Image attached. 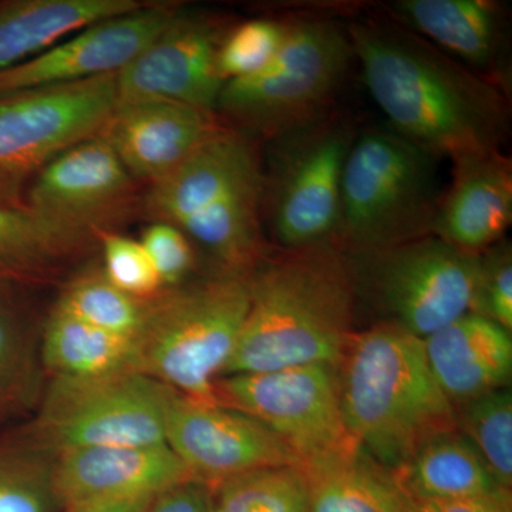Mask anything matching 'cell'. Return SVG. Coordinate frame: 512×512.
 I'll list each match as a JSON object with an SVG mask.
<instances>
[{"instance_id": "1", "label": "cell", "mask_w": 512, "mask_h": 512, "mask_svg": "<svg viewBox=\"0 0 512 512\" xmlns=\"http://www.w3.org/2000/svg\"><path fill=\"white\" fill-rule=\"evenodd\" d=\"M346 30L390 130L453 164L501 151L510 130L507 90L402 23L353 19Z\"/></svg>"}, {"instance_id": "2", "label": "cell", "mask_w": 512, "mask_h": 512, "mask_svg": "<svg viewBox=\"0 0 512 512\" xmlns=\"http://www.w3.org/2000/svg\"><path fill=\"white\" fill-rule=\"evenodd\" d=\"M249 306L222 376L338 367L359 311L349 256L333 242L271 247L248 276Z\"/></svg>"}, {"instance_id": "3", "label": "cell", "mask_w": 512, "mask_h": 512, "mask_svg": "<svg viewBox=\"0 0 512 512\" xmlns=\"http://www.w3.org/2000/svg\"><path fill=\"white\" fill-rule=\"evenodd\" d=\"M264 165L255 138L225 127L177 170L146 187L143 217L180 229L211 268L249 276L264 234Z\"/></svg>"}, {"instance_id": "4", "label": "cell", "mask_w": 512, "mask_h": 512, "mask_svg": "<svg viewBox=\"0 0 512 512\" xmlns=\"http://www.w3.org/2000/svg\"><path fill=\"white\" fill-rule=\"evenodd\" d=\"M350 436L399 470L431 437L457 429L453 404L431 372L423 339L393 323L356 330L338 366Z\"/></svg>"}, {"instance_id": "5", "label": "cell", "mask_w": 512, "mask_h": 512, "mask_svg": "<svg viewBox=\"0 0 512 512\" xmlns=\"http://www.w3.org/2000/svg\"><path fill=\"white\" fill-rule=\"evenodd\" d=\"M249 306L248 276L210 268L147 299L133 370L194 402L218 404L215 382L237 348Z\"/></svg>"}, {"instance_id": "6", "label": "cell", "mask_w": 512, "mask_h": 512, "mask_svg": "<svg viewBox=\"0 0 512 512\" xmlns=\"http://www.w3.org/2000/svg\"><path fill=\"white\" fill-rule=\"evenodd\" d=\"M437 160L390 128L357 133L343 167L333 244L353 255L429 237L443 195Z\"/></svg>"}, {"instance_id": "7", "label": "cell", "mask_w": 512, "mask_h": 512, "mask_svg": "<svg viewBox=\"0 0 512 512\" xmlns=\"http://www.w3.org/2000/svg\"><path fill=\"white\" fill-rule=\"evenodd\" d=\"M355 50L329 18L289 20L288 35L261 72L222 87L217 113L229 127L272 140L333 111Z\"/></svg>"}, {"instance_id": "8", "label": "cell", "mask_w": 512, "mask_h": 512, "mask_svg": "<svg viewBox=\"0 0 512 512\" xmlns=\"http://www.w3.org/2000/svg\"><path fill=\"white\" fill-rule=\"evenodd\" d=\"M167 386L136 370L49 377L23 433L52 456L90 447L165 444Z\"/></svg>"}, {"instance_id": "9", "label": "cell", "mask_w": 512, "mask_h": 512, "mask_svg": "<svg viewBox=\"0 0 512 512\" xmlns=\"http://www.w3.org/2000/svg\"><path fill=\"white\" fill-rule=\"evenodd\" d=\"M117 107V74L0 94V210L26 211L37 174L100 136Z\"/></svg>"}, {"instance_id": "10", "label": "cell", "mask_w": 512, "mask_h": 512, "mask_svg": "<svg viewBox=\"0 0 512 512\" xmlns=\"http://www.w3.org/2000/svg\"><path fill=\"white\" fill-rule=\"evenodd\" d=\"M346 254V252H345ZM357 305L420 339L471 311L480 254H471L429 235L349 255Z\"/></svg>"}, {"instance_id": "11", "label": "cell", "mask_w": 512, "mask_h": 512, "mask_svg": "<svg viewBox=\"0 0 512 512\" xmlns=\"http://www.w3.org/2000/svg\"><path fill=\"white\" fill-rule=\"evenodd\" d=\"M357 136L335 110L308 126L272 138L264 168V224L278 248L333 242L343 167Z\"/></svg>"}, {"instance_id": "12", "label": "cell", "mask_w": 512, "mask_h": 512, "mask_svg": "<svg viewBox=\"0 0 512 512\" xmlns=\"http://www.w3.org/2000/svg\"><path fill=\"white\" fill-rule=\"evenodd\" d=\"M215 396L220 406L264 424L302 467L357 444L340 409L338 367L315 363L221 376Z\"/></svg>"}, {"instance_id": "13", "label": "cell", "mask_w": 512, "mask_h": 512, "mask_svg": "<svg viewBox=\"0 0 512 512\" xmlns=\"http://www.w3.org/2000/svg\"><path fill=\"white\" fill-rule=\"evenodd\" d=\"M146 187L97 136L46 165L26 194V210L64 234L99 247L103 234L143 217Z\"/></svg>"}, {"instance_id": "14", "label": "cell", "mask_w": 512, "mask_h": 512, "mask_svg": "<svg viewBox=\"0 0 512 512\" xmlns=\"http://www.w3.org/2000/svg\"><path fill=\"white\" fill-rule=\"evenodd\" d=\"M165 444L192 478L214 487L227 478L279 466H302L291 448L247 414L194 402L167 387Z\"/></svg>"}, {"instance_id": "15", "label": "cell", "mask_w": 512, "mask_h": 512, "mask_svg": "<svg viewBox=\"0 0 512 512\" xmlns=\"http://www.w3.org/2000/svg\"><path fill=\"white\" fill-rule=\"evenodd\" d=\"M231 28L220 16L178 10L164 32L117 73L119 106L161 100L217 111L225 84L218 53Z\"/></svg>"}, {"instance_id": "16", "label": "cell", "mask_w": 512, "mask_h": 512, "mask_svg": "<svg viewBox=\"0 0 512 512\" xmlns=\"http://www.w3.org/2000/svg\"><path fill=\"white\" fill-rule=\"evenodd\" d=\"M180 9L175 3L147 2L87 26L72 39L0 72V94L120 73L164 32Z\"/></svg>"}, {"instance_id": "17", "label": "cell", "mask_w": 512, "mask_h": 512, "mask_svg": "<svg viewBox=\"0 0 512 512\" xmlns=\"http://www.w3.org/2000/svg\"><path fill=\"white\" fill-rule=\"evenodd\" d=\"M225 127L217 111L150 100L121 104L101 136L131 177L148 187L177 170Z\"/></svg>"}, {"instance_id": "18", "label": "cell", "mask_w": 512, "mask_h": 512, "mask_svg": "<svg viewBox=\"0 0 512 512\" xmlns=\"http://www.w3.org/2000/svg\"><path fill=\"white\" fill-rule=\"evenodd\" d=\"M194 480L167 444L77 448L57 454L53 485L62 510L94 501L157 497Z\"/></svg>"}, {"instance_id": "19", "label": "cell", "mask_w": 512, "mask_h": 512, "mask_svg": "<svg viewBox=\"0 0 512 512\" xmlns=\"http://www.w3.org/2000/svg\"><path fill=\"white\" fill-rule=\"evenodd\" d=\"M512 221V164L501 151L454 163L431 235L471 254L503 241Z\"/></svg>"}, {"instance_id": "20", "label": "cell", "mask_w": 512, "mask_h": 512, "mask_svg": "<svg viewBox=\"0 0 512 512\" xmlns=\"http://www.w3.org/2000/svg\"><path fill=\"white\" fill-rule=\"evenodd\" d=\"M393 10L412 32L505 89L507 20L488 0H402Z\"/></svg>"}, {"instance_id": "21", "label": "cell", "mask_w": 512, "mask_h": 512, "mask_svg": "<svg viewBox=\"0 0 512 512\" xmlns=\"http://www.w3.org/2000/svg\"><path fill=\"white\" fill-rule=\"evenodd\" d=\"M423 342L431 372L453 407L510 383L511 332L493 320L467 312Z\"/></svg>"}, {"instance_id": "22", "label": "cell", "mask_w": 512, "mask_h": 512, "mask_svg": "<svg viewBox=\"0 0 512 512\" xmlns=\"http://www.w3.org/2000/svg\"><path fill=\"white\" fill-rule=\"evenodd\" d=\"M99 247L64 234L32 212L0 210V289L60 286Z\"/></svg>"}, {"instance_id": "23", "label": "cell", "mask_w": 512, "mask_h": 512, "mask_svg": "<svg viewBox=\"0 0 512 512\" xmlns=\"http://www.w3.org/2000/svg\"><path fill=\"white\" fill-rule=\"evenodd\" d=\"M146 3L143 0H0V72L39 56L70 33Z\"/></svg>"}, {"instance_id": "24", "label": "cell", "mask_w": 512, "mask_h": 512, "mask_svg": "<svg viewBox=\"0 0 512 512\" xmlns=\"http://www.w3.org/2000/svg\"><path fill=\"white\" fill-rule=\"evenodd\" d=\"M303 470L309 512H413V498L396 470L383 466L359 444Z\"/></svg>"}, {"instance_id": "25", "label": "cell", "mask_w": 512, "mask_h": 512, "mask_svg": "<svg viewBox=\"0 0 512 512\" xmlns=\"http://www.w3.org/2000/svg\"><path fill=\"white\" fill-rule=\"evenodd\" d=\"M396 473L414 501L483 497L501 488L457 429L444 431L421 444Z\"/></svg>"}, {"instance_id": "26", "label": "cell", "mask_w": 512, "mask_h": 512, "mask_svg": "<svg viewBox=\"0 0 512 512\" xmlns=\"http://www.w3.org/2000/svg\"><path fill=\"white\" fill-rule=\"evenodd\" d=\"M47 377H90L133 370L134 338L96 328L53 308L40 330Z\"/></svg>"}, {"instance_id": "27", "label": "cell", "mask_w": 512, "mask_h": 512, "mask_svg": "<svg viewBox=\"0 0 512 512\" xmlns=\"http://www.w3.org/2000/svg\"><path fill=\"white\" fill-rule=\"evenodd\" d=\"M0 289V417L37 406L43 392L40 336L22 295Z\"/></svg>"}, {"instance_id": "28", "label": "cell", "mask_w": 512, "mask_h": 512, "mask_svg": "<svg viewBox=\"0 0 512 512\" xmlns=\"http://www.w3.org/2000/svg\"><path fill=\"white\" fill-rule=\"evenodd\" d=\"M53 308L107 332L136 338L146 319L147 299L120 291L103 266L87 262L59 286Z\"/></svg>"}, {"instance_id": "29", "label": "cell", "mask_w": 512, "mask_h": 512, "mask_svg": "<svg viewBox=\"0 0 512 512\" xmlns=\"http://www.w3.org/2000/svg\"><path fill=\"white\" fill-rule=\"evenodd\" d=\"M55 456L23 433L0 434V512H59Z\"/></svg>"}, {"instance_id": "30", "label": "cell", "mask_w": 512, "mask_h": 512, "mask_svg": "<svg viewBox=\"0 0 512 512\" xmlns=\"http://www.w3.org/2000/svg\"><path fill=\"white\" fill-rule=\"evenodd\" d=\"M211 512H309L302 466L259 468L211 487Z\"/></svg>"}, {"instance_id": "31", "label": "cell", "mask_w": 512, "mask_h": 512, "mask_svg": "<svg viewBox=\"0 0 512 512\" xmlns=\"http://www.w3.org/2000/svg\"><path fill=\"white\" fill-rule=\"evenodd\" d=\"M457 430L483 460L498 487L512 485L511 390H495L454 407Z\"/></svg>"}, {"instance_id": "32", "label": "cell", "mask_w": 512, "mask_h": 512, "mask_svg": "<svg viewBox=\"0 0 512 512\" xmlns=\"http://www.w3.org/2000/svg\"><path fill=\"white\" fill-rule=\"evenodd\" d=\"M289 20L252 19L232 26L218 53L224 83L261 72L274 59L288 35Z\"/></svg>"}, {"instance_id": "33", "label": "cell", "mask_w": 512, "mask_h": 512, "mask_svg": "<svg viewBox=\"0 0 512 512\" xmlns=\"http://www.w3.org/2000/svg\"><path fill=\"white\" fill-rule=\"evenodd\" d=\"M103 271L107 279L138 299H150L163 289L150 256L141 242L120 232L103 234L99 239Z\"/></svg>"}, {"instance_id": "34", "label": "cell", "mask_w": 512, "mask_h": 512, "mask_svg": "<svg viewBox=\"0 0 512 512\" xmlns=\"http://www.w3.org/2000/svg\"><path fill=\"white\" fill-rule=\"evenodd\" d=\"M470 312L493 320L511 332L512 248L505 238L480 254Z\"/></svg>"}, {"instance_id": "35", "label": "cell", "mask_w": 512, "mask_h": 512, "mask_svg": "<svg viewBox=\"0 0 512 512\" xmlns=\"http://www.w3.org/2000/svg\"><path fill=\"white\" fill-rule=\"evenodd\" d=\"M141 245L150 256L163 288L183 285L200 274L198 249L173 225L150 222L143 231Z\"/></svg>"}, {"instance_id": "36", "label": "cell", "mask_w": 512, "mask_h": 512, "mask_svg": "<svg viewBox=\"0 0 512 512\" xmlns=\"http://www.w3.org/2000/svg\"><path fill=\"white\" fill-rule=\"evenodd\" d=\"M148 512H211V487L191 480L158 494Z\"/></svg>"}, {"instance_id": "37", "label": "cell", "mask_w": 512, "mask_h": 512, "mask_svg": "<svg viewBox=\"0 0 512 512\" xmlns=\"http://www.w3.org/2000/svg\"><path fill=\"white\" fill-rule=\"evenodd\" d=\"M511 503V490L500 488L483 497L414 501L413 512H512Z\"/></svg>"}, {"instance_id": "38", "label": "cell", "mask_w": 512, "mask_h": 512, "mask_svg": "<svg viewBox=\"0 0 512 512\" xmlns=\"http://www.w3.org/2000/svg\"><path fill=\"white\" fill-rule=\"evenodd\" d=\"M156 497L127 498V500L94 501L72 505L64 512H148Z\"/></svg>"}]
</instances>
